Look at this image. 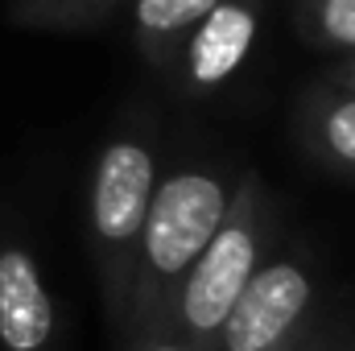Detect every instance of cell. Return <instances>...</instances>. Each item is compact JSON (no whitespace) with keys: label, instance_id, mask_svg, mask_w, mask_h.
I'll return each mask as SVG.
<instances>
[{"label":"cell","instance_id":"cell-1","mask_svg":"<svg viewBox=\"0 0 355 351\" xmlns=\"http://www.w3.org/2000/svg\"><path fill=\"white\" fill-rule=\"evenodd\" d=\"M232 182L219 166H178L174 174L157 178L149 215L137 244L132 293H128V331H166L178 285L186 281L190 264L211 244L215 228L227 215Z\"/></svg>","mask_w":355,"mask_h":351},{"label":"cell","instance_id":"cell-2","mask_svg":"<svg viewBox=\"0 0 355 351\" xmlns=\"http://www.w3.org/2000/svg\"><path fill=\"white\" fill-rule=\"evenodd\" d=\"M157 145L141 128H124L103 141L87 190V244L91 264L107 302L112 323L124 331L137 244L149 215V198L157 186Z\"/></svg>","mask_w":355,"mask_h":351},{"label":"cell","instance_id":"cell-3","mask_svg":"<svg viewBox=\"0 0 355 351\" xmlns=\"http://www.w3.org/2000/svg\"><path fill=\"white\" fill-rule=\"evenodd\" d=\"M268 228H272L268 190L261 174L248 170L236 182L227 215L215 228L211 244L198 252V261L190 264L186 281L178 285L166 331H174L178 339H186L194 348L211 351L232 302L240 298V289L252 281V273L265 261Z\"/></svg>","mask_w":355,"mask_h":351},{"label":"cell","instance_id":"cell-4","mask_svg":"<svg viewBox=\"0 0 355 351\" xmlns=\"http://www.w3.org/2000/svg\"><path fill=\"white\" fill-rule=\"evenodd\" d=\"M314 268L306 257L261 261L252 281L232 302L211 351H297L310 335Z\"/></svg>","mask_w":355,"mask_h":351},{"label":"cell","instance_id":"cell-5","mask_svg":"<svg viewBox=\"0 0 355 351\" xmlns=\"http://www.w3.org/2000/svg\"><path fill=\"white\" fill-rule=\"evenodd\" d=\"M257 4L252 0H219L182 42L174 79L194 95L219 91L252 54L257 42Z\"/></svg>","mask_w":355,"mask_h":351},{"label":"cell","instance_id":"cell-6","mask_svg":"<svg viewBox=\"0 0 355 351\" xmlns=\"http://www.w3.org/2000/svg\"><path fill=\"white\" fill-rule=\"evenodd\" d=\"M58 314L33 252L0 240V351H54Z\"/></svg>","mask_w":355,"mask_h":351},{"label":"cell","instance_id":"cell-7","mask_svg":"<svg viewBox=\"0 0 355 351\" xmlns=\"http://www.w3.org/2000/svg\"><path fill=\"white\" fill-rule=\"evenodd\" d=\"M306 153L335 170V174H355V95L352 91H318L306 99L302 120H297Z\"/></svg>","mask_w":355,"mask_h":351},{"label":"cell","instance_id":"cell-8","mask_svg":"<svg viewBox=\"0 0 355 351\" xmlns=\"http://www.w3.org/2000/svg\"><path fill=\"white\" fill-rule=\"evenodd\" d=\"M219 0H137L132 25L145 58L153 67H170L174 50L186 42V33L215 8Z\"/></svg>","mask_w":355,"mask_h":351},{"label":"cell","instance_id":"cell-9","mask_svg":"<svg viewBox=\"0 0 355 351\" xmlns=\"http://www.w3.org/2000/svg\"><path fill=\"white\" fill-rule=\"evenodd\" d=\"M302 21L318 46L355 54V0H306Z\"/></svg>","mask_w":355,"mask_h":351},{"label":"cell","instance_id":"cell-10","mask_svg":"<svg viewBox=\"0 0 355 351\" xmlns=\"http://www.w3.org/2000/svg\"><path fill=\"white\" fill-rule=\"evenodd\" d=\"M116 0H50V4H42L25 25H42V29H75V25H83L91 17H99V12H107Z\"/></svg>","mask_w":355,"mask_h":351},{"label":"cell","instance_id":"cell-11","mask_svg":"<svg viewBox=\"0 0 355 351\" xmlns=\"http://www.w3.org/2000/svg\"><path fill=\"white\" fill-rule=\"evenodd\" d=\"M124 351H202L186 339H178L174 331H128Z\"/></svg>","mask_w":355,"mask_h":351},{"label":"cell","instance_id":"cell-12","mask_svg":"<svg viewBox=\"0 0 355 351\" xmlns=\"http://www.w3.org/2000/svg\"><path fill=\"white\" fill-rule=\"evenodd\" d=\"M297 351H355V348L339 335V331H310Z\"/></svg>","mask_w":355,"mask_h":351},{"label":"cell","instance_id":"cell-13","mask_svg":"<svg viewBox=\"0 0 355 351\" xmlns=\"http://www.w3.org/2000/svg\"><path fill=\"white\" fill-rule=\"evenodd\" d=\"M335 83H339L335 91H352L355 95V58L352 62H343V71H335Z\"/></svg>","mask_w":355,"mask_h":351}]
</instances>
